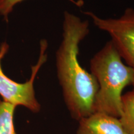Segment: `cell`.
<instances>
[{
    "label": "cell",
    "mask_w": 134,
    "mask_h": 134,
    "mask_svg": "<svg viewBox=\"0 0 134 134\" xmlns=\"http://www.w3.org/2000/svg\"><path fill=\"white\" fill-rule=\"evenodd\" d=\"M90 70L99 86L95 112L120 118L122 113V91L133 83L134 68L124 63L110 41L91 58Z\"/></svg>",
    "instance_id": "cell-2"
},
{
    "label": "cell",
    "mask_w": 134,
    "mask_h": 134,
    "mask_svg": "<svg viewBox=\"0 0 134 134\" xmlns=\"http://www.w3.org/2000/svg\"><path fill=\"white\" fill-rule=\"evenodd\" d=\"M16 107L0 99V134H16L13 122Z\"/></svg>",
    "instance_id": "cell-7"
},
{
    "label": "cell",
    "mask_w": 134,
    "mask_h": 134,
    "mask_svg": "<svg viewBox=\"0 0 134 134\" xmlns=\"http://www.w3.org/2000/svg\"><path fill=\"white\" fill-rule=\"evenodd\" d=\"M122 113L120 122L129 134H134V91L122 95Z\"/></svg>",
    "instance_id": "cell-6"
},
{
    "label": "cell",
    "mask_w": 134,
    "mask_h": 134,
    "mask_svg": "<svg viewBox=\"0 0 134 134\" xmlns=\"http://www.w3.org/2000/svg\"><path fill=\"white\" fill-rule=\"evenodd\" d=\"M132 85H133V91H134V79H133V83H132Z\"/></svg>",
    "instance_id": "cell-9"
},
{
    "label": "cell",
    "mask_w": 134,
    "mask_h": 134,
    "mask_svg": "<svg viewBox=\"0 0 134 134\" xmlns=\"http://www.w3.org/2000/svg\"><path fill=\"white\" fill-rule=\"evenodd\" d=\"M24 0H0V16H3L4 20L8 21V16L11 14L14 6ZM77 6H80L81 3L75 1V0H69Z\"/></svg>",
    "instance_id": "cell-8"
},
{
    "label": "cell",
    "mask_w": 134,
    "mask_h": 134,
    "mask_svg": "<svg viewBox=\"0 0 134 134\" xmlns=\"http://www.w3.org/2000/svg\"><path fill=\"white\" fill-rule=\"evenodd\" d=\"M79 121L77 134H129L119 118L105 113L95 112Z\"/></svg>",
    "instance_id": "cell-5"
},
{
    "label": "cell",
    "mask_w": 134,
    "mask_h": 134,
    "mask_svg": "<svg viewBox=\"0 0 134 134\" xmlns=\"http://www.w3.org/2000/svg\"><path fill=\"white\" fill-rule=\"evenodd\" d=\"M48 43L43 39L40 43V55L36 65L32 66L30 79L24 83L13 81L6 76L1 67V60L9 50V45L3 42L0 46V96L4 101L16 105H23L33 113L41 110V105L37 100L34 88V82L42 66L47 60Z\"/></svg>",
    "instance_id": "cell-3"
},
{
    "label": "cell",
    "mask_w": 134,
    "mask_h": 134,
    "mask_svg": "<svg viewBox=\"0 0 134 134\" xmlns=\"http://www.w3.org/2000/svg\"><path fill=\"white\" fill-rule=\"evenodd\" d=\"M99 29L110 37V41L128 66L134 68V9L127 8L119 18H104L85 12Z\"/></svg>",
    "instance_id": "cell-4"
},
{
    "label": "cell",
    "mask_w": 134,
    "mask_h": 134,
    "mask_svg": "<svg viewBox=\"0 0 134 134\" xmlns=\"http://www.w3.org/2000/svg\"><path fill=\"white\" fill-rule=\"evenodd\" d=\"M90 32L89 23L73 13L63 14L62 40L56 52V68L65 103L71 117L80 120L95 113L99 86L96 78L81 66L80 44Z\"/></svg>",
    "instance_id": "cell-1"
}]
</instances>
